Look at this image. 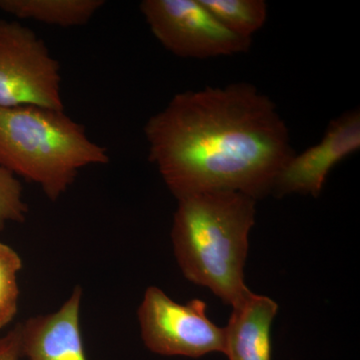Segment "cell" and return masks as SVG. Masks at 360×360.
<instances>
[{
  "mask_svg": "<svg viewBox=\"0 0 360 360\" xmlns=\"http://www.w3.org/2000/svg\"><path fill=\"white\" fill-rule=\"evenodd\" d=\"M144 134L148 160L177 200L212 191L257 200L295 155L276 104L245 82L175 94Z\"/></svg>",
  "mask_w": 360,
  "mask_h": 360,
  "instance_id": "obj_1",
  "label": "cell"
},
{
  "mask_svg": "<svg viewBox=\"0 0 360 360\" xmlns=\"http://www.w3.org/2000/svg\"><path fill=\"white\" fill-rule=\"evenodd\" d=\"M177 201L172 240L180 270L236 307L251 292L245 266L257 200L238 191H212Z\"/></svg>",
  "mask_w": 360,
  "mask_h": 360,
  "instance_id": "obj_2",
  "label": "cell"
},
{
  "mask_svg": "<svg viewBox=\"0 0 360 360\" xmlns=\"http://www.w3.org/2000/svg\"><path fill=\"white\" fill-rule=\"evenodd\" d=\"M108 162V148L65 110L0 108V167L37 184L49 200H58L82 168Z\"/></svg>",
  "mask_w": 360,
  "mask_h": 360,
  "instance_id": "obj_3",
  "label": "cell"
},
{
  "mask_svg": "<svg viewBox=\"0 0 360 360\" xmlns=\"http://www.w3.org/2000/svg\"><path fill=\"white\" fill-rule=\"evenodd\" d=\"M18 106L65 110L60 65L30 27L0 20V108Z\"/></svg>",
  "mask_w": 360,
  "mask_h": 360,
  "instance_id": "obj_4",
  "label": "cell"
},
{
  "mask_svg": "<svg viewBox=\"0 0 360 360\" xmlns=\"http://www.w3.org/2000/svg\"><path fill=\"white\" fill-rule=\"evenodd\" d=\"M206 303L193 300L180 304L156 286L144 293L137 319L144 345L165 356L200 359L212 352H224V328L206 314Z\"/></svg>",
  "mask_w": 360,
  "mask_h": 360,
  "instance_id": "obj_5",
  "label": "cell"
},
{
  "mask_svg": "<svg viewBox=\"0 0 360 360\" xmlns=\"http://www.w3.org/2000/svg\"><path fill=\"white\" fill-rule=\"evenodd\" d=\"M139 8L155 39L179 58L231 56L252 45V39L227 30L200 0H143Z\"/></svg>",
  "mask_w": 360,
  "mask_h": 360,
  "instance_id": "obj_6",
  "label": "cell"
},
{
  "mask_svg": "<svg viewBox=\"0 0 360 360\" xmlns=\"http://www.w3.org/2000/svg\"><path fill=\"white\" fill-rule=\"evenodd\" d=\"M360 149V111L354 108L329 123L319 143L295 155L277 175L272 193L310 194L319 198L329 172Z\"/></svg>",
  "mask_w": 360,
  "mask_h": 360,
  "instance_id": "obj_7",
  "label": "cell"
},
{
  "mask_svg": "<svg viewBox=\"0 0 360 360\" xmlns=\"http://www.w3.org/2000/svg\"><path fill=\"white\" fill-rule=\"evenodd\" d=\"M82 295V288L75 286L56 311L21 322V356L28 360H89L80 330Z\"/></svg>",
  "mask_w": 360,
  "mask_h": 360,
  "instance_id": "obj_8",
  "label": "cell"
},
{
  "mask_svg": "<svg viewBox=\"0 0 360 360\" xmlns=\"http://www.w3.org/2000/svg\"><path fill=\"white\" fill-rule=\"evenodd\" d=\"M224 328V354L229 360H272L271 326L278 305L269 296L250 292L232 307Z\"/></svg>",
  "mask_w": 360,
  "mask_h": 360,
  "instance_id": "obj_9",
  "label": "cell"
},
{
  "mask_svg": "<svg viewBox=\"0 0 360 360\" xmlns=\"http://www.w3.org/2000/svg\"><path fill=\"white\" fill-rule=\"evenodd\" d=\"M104 4V0H0V11L18 20L68 28L86 25Z\"/></svg>",
  "mask_w": 360,
  "mask_h": 360,
  "instance_id": "obj_10",
  "label": "cell"
},
{
  "mask_svg": "<svg viewBox=\"0 0 360 360\" xmlns=\"http://www.w3.org/2000/svg\"><path fill=\"white\" fill-rule=\"evenodd\" d=\"M200 1L227 30L245 39H252L266 22L267 4L264 0Z\"/></svg>",
  "mask_w": 360,
  "mask_h": 360,
  "instance_id": "obj_11",
  "label": "cell"
},
{
  "mask_svg": "<svg viewBox=\"0 0 360 360\" xmlns=\"http://www.w3.org/2000/svg\"><path fill=\"white\" fill-rule=\"evenodd\" d=\"M22 260L11 246L0 243V329L13 321L20 300L18 274Z\"/></svg>",
  "mask_w": 360,
  "mask_h": 360,
  "instance_id": "obj_12",
  "label": "cell"
},
{
  "mask_svg": "<svg viewBox=\"0 0 360 360\" xmlns=\"http://www.w3.org/2000/svg\"><path fill=\"white\" fill-rule=\"evenodd\" d=\"M22 184L15 175L0 167V231L8 222H25L28 206L23 200Z\"/></svg>",
  "mask_w": 360,
  "mask_h": 360,
  "instance_id": "obj_13",
  "label": "cell"
},
{
  "mask_svg": "<svg viewBox=\"0 0 360 360\" xmlns=\"http://www.w3.org/2000/svg\"><path fill=\"white\" fill-rule=\"evenodd\" d=\"M20 323L11 331L0 336V360H20Z\"/></svg>",
  "mask_w": 360,
  "mask_h": 360,
  "instance_id": "obj_14",
  "label": "cell"
}]
</instances>
